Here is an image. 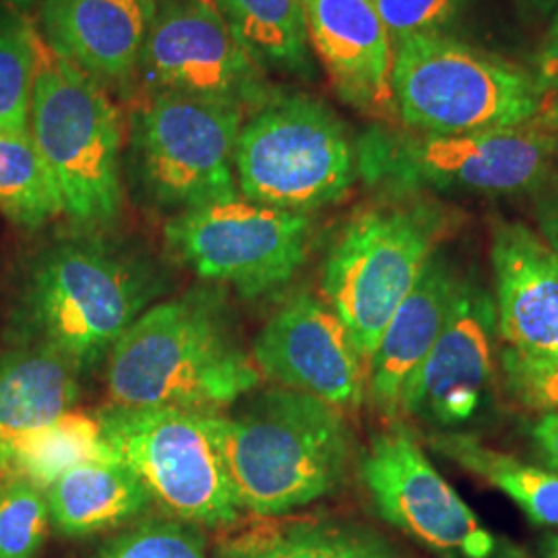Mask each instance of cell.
Returning <instances> with one entry per match:
<instances>
[{
    "label": "cell",
    "mask_w": 558,
    "mask_h": 558,
    "mask_svg": "<svg viewBox=\"0 0 558 558\" xmlns=\"http://www.w3.org/2000/svg\"><path fill=\"white\" fill-rule=\"evenodd\" d=\"M214 4L265 75H306L311 71L302 0H214Z\"/></svg>",
    "instance_id": "23"
},
{
    "label": "cell",
    "mask_w": 558,
    "mask_h": 558,
    "mask_svg": "<svg viewBox=\"0 0 558 558\" xmlns=\"http://www.w3.org/2000/svg\"><path fill=\"white\" fill-rule=\"evenodd\" d=\"M234 174L242 197L313 214L352 189L356 147L323 101L279 92L242 122Z\"/></svg>",
    "instance_id": "7"
},
{
    "label": "cell",
    "mask_w": 558,
    "mask_h": 558,
    "mask_svg": "<svg viewBox=\"0 0 558 558\" xmlns=\"http://www.w3.org/2000/svg\"><path fill=\"white\" fill-rule=\"evenodd\" d=\"M154 283L137 263L100 242H69L34 269L32 317L41 343L77 366L110 352L147 311Z\"/></svg>",
    "instance_id": "9"
},
{
    "label": "cell",
    "mask_w": 558,
    "mask_h": 558,
    "mask_svg": "<svg viewBox=\"0 0 558 558\" xmlns=\"http://www.w3.org/2000/svg\"><path fill=\"white\" fill-rule=\"evenodd\" d=\"M430 447L465 472L495 486L538 525H558V472L538 468L497 451L478 437L456 430H439Z\"/></svg>",
    "instance_id": "22"
},
{
    "label": "cell",
    "mask_w": 558,
    "mask_h": 558,
    "mask_svg": "<svg viewBox=\"0 0 558 558\" xmlns=\"http://www.w3.org/2000/svg\"><path fill=\"white\" fill-rule=\"evenodd\" d=\"M135 83L145 98L172 96L244 114L279 94L244 52L214 0H158Z\"/></svg>",
    "instance_id": "12"
},
{
    "label": "cell",
    "mask_w": 558,
    "mask_h": 558,
    "mask_svg": "<svg viewBox=\"0 0 558 558\" xmlns=\"http://www.w3.org/2000/svg\"><path fill=\"white\" fill-rule=\"evenodd\" d=\"M244 112L147 96L131 114V151L147 195L174 214L239 195L234 151Z\"/></svg>",
    "instance_id": "10"
},
{
    "label": "cell",
    "mask_w": 558,
    "mask_h": 558,
    "mask_svg": "<svg viewBox=\"0 0 558 558\" xmlns=\"http://www.w3.org/2000/svg\"><path fill=\"white\" fill-rule=\"evenodd\" d=\"M530 73L538 92L536 126L558 135V13L539 44Z\"/></svg>",
    "instance_id": "32"
},
{
    "label": "cell",
    "mask_w": 558,
    "mask_h": 558,
    "mask_svg": "<svg viewBox=\"0 0 558 558\" xmlns=\"http://www.w3.org/2000/svg\"><path fill=\"white\" fill-rule=\"evenodd\" d=\"M117 458L96 414L69 410L15 445L7 476H21L44 493L69 470L87 461Z\"/></svg>",
    "instance_id": "24"
},
{
    "label": "cell",
    "mask_w": 558,
    "mask_h": 558,
    "mask_svg": "<svg viewBox=\"0 0 558 558\" xmlns=\"http://www.w3.org/2000/svg\"><path fill=\"white\" fill-rule=\"evenodd\" d=\"M263 379L320 399L339 412L366 399L368 362L336 311L308 292L283 302L253 345Z\"/></svg>",
    "instance_id": "14"
},
{
    "label": "cell",
    "mask_w": 558,
    "mask_h": 558,
    "mask_svg": "<svg viewBox=\"0 0 558 558\" xmlns=\"http://www.w3.org/2000/svg\"><path fill=\"white\" fill-rule=\"evenodd\" d=\"M530 195L538 234L558 255V170L553 168Z\"/></svg>",
    "instance_id": "33"
},
{
    "label": "cell",
    "mask_w": 558,
    "mask_h": 558,
    "mask_svg": "<svg viewBox=\"0 0 558 558\" xmlns=\"http://www.w3.org/2000/svg\"><path fill=\"white\" fill-rule=\"evenodd\" d=\"M228 558H403L375 534L336 523H290L251 532Z\"/></svg>",
    "instance_id": "25"
},
{
    "label": "cell",
    "mask_w": 558,
    "mask_h": 558,
    "mask_svg": "<svg viewBox=\"0 0 558 558\" xmlns=\"http://www.w3.org/2000/svg\"><path fill=\"white\" fill-rule=\"evenodd\" d=\"M544 558H558V536L544 544Z\"/></svg>",
    "instance_id": "37"
},
{
    "label": "cell",
    "mask_w": 558,
    "mask_h": 558,
    "mask_svg": "<svg viewBox=\"0 0 558 558\" xmlns=\"http://www.w3.org/2000/svg\"><path fill=\"white\" fill-rule=\"evenodd\" d=\"M209 290L149 306L108 356L117 405L220 412L259 387V368L228 327Z\"/></svg>",
    "instance_id": "2"
},
{
    "label": "cell",
    "mask_w": 558,
    "mask_h": 558,
    "mask_svg": "<svg viewBox=\"0 0 558 558\" xmlns=\"http://www.w3.org/2000/svg\"><path fill=\"white\" fill-rule=\"evenodd\" d=\"M530 7L538 9L542 13H550V11H557L558 13V0H525Z\"/></svg>",
    "instance_id": "35"
},
{
    "label": "cell",
    "mask_w": 558,
    "mask_h": 558,
    "mask_svg": "<svg viewBox=\"0 0 558 558\" xmlns=\"http://www.w3.org/2000/svg\"><path fill=\"white\" fill-rule=\"evenodd\" d=\"M500 368L511 398L539 414H558V359H532L505 348Z\"/></svg>",
    "instance_id": "30"
},
{
    "label": "cell",
    "mask_w": 558,
    "mask_h": 558,
    "mask_svg": "<svg viewBox=\"0 0 558 558\" xmlns=\"http://www.w3.org/2000/svg\"><path fill=\"white\" fill-rule=\"evenodd\" d=\"M308 46L339 100L371 119L398 117L396 48L373 0H302Z\"/></svg>",
    "instance_id": "16"
},
{
    "label": "cell",
    "mask_w": 558,
    "mask_h": 558,
    "mask_svg": "<svg viewBox=\"0 0 558 558\" xmlns=\"http://www.w3.org/2000/svg\"><path fill=\"white\" fill-rule=\"evenodd\" d=\"M98 558H205V542L186 521L149 519L108 539Z\"/></svg>",
    "instance_id": "29"
},
{
    "label": "cell",
    "mask_w": 558,
    "mask_h": 558,
    "mask_svg": "<svg viewBox=\"0 0 558 558\" xmlns=\"http://www.w3.org/2000/svg\"><path fill=\"white\" fill-rule=\"evenodd\" d=\"M497 333L509 350L558 359V255L521 221H497L490 234Z\"/></svg>",
    "instance_id": "17"
},
{
    "label": "cell",
    "mask_w": 558,
    "mask_h": 558,
    "mask_svg": "<svg viewBox=\"0 0 558 558\" xmlns=\"http://www.w3.org/2000/svg\"><path fill=\"white\" fill-rule=\"evenodd\" d=\"M40 41L20 11H0V131H29Z\"/></svg>",
    "instance_id": "27"
},
{
    "label": "cell",
    "mask_w": 558,
    "mask_h": 558,
    "mask_svg": "<svg viewBox=\"0 0 558 558\" xmlns=\"http://www.w3.org/2000/svg\"><path fill=\"white\" fill-rule=\"evenodd\" d=\"M0 214L32 230L62 216L57 180L29 131H0Z\"/></svg>",
    "instance_id": "26"
},
{
    "label": "cell",
    "mask_w": 558,
    "mask_h": 558,
    "mask_svg": "<svg viewBox=\"0 0 558 558\" xmlns=\"http://www.w3.org/2000/svg\"><path fill=\"white\" fill-rule=\"evenodd\" d=\"M393 46L416 36L445 34L468 0H373Z\"/></svg>",
    "instance_id": "31"
},
{
    "label": "cell",
    "mask_w": 558,
    "mask_h": 558,
    "mask_svg": "<svg viewBox=\"0 0 558 558\" xmlns=\"http://www.w3.org/2000/svg\"><path fill=\"white\" fill-rule=\"evenodd\" d=\"M36 0H0L2 7L11 9V11H23V9H29Z\"/></svg>",
    "instance_id": "36"
},
{
    "label": "cell",
    "mask_w": 558,
    "mask_h": 558,
    "mask_svg": "<svg viewBox=\"0 0 558 558\" xmlns=\"http://www.w3.org/2000/svg\"><path fill=\"white\" fill-rule=\"evenodd\" d=\"M77 371L46 343L0 356V480L25 435L73 410L81 391Z\"/></svg>",
    "instance_id": "20"
},
{
    "label": "cell",
    "mask_w": 558,
    "mask_h": 558,
    "mask_svg": "<svg viewBox=\"0 0 558 558\" xmlns=\"http://www.w3.org/2000/svg\"><path fill=\"white\" fill-rule=\"evenodd\" d=\"M158 0H41L40 38L104 89L135 83Z\"/></svg>",
    "instance_id": "18"
},
{
    "label": "cell",
    "mask_w": 558,
    "mask_h": 558,
    "mask_svg": "<svg viewBox=\"0 0 558 558\" xmlns=\"http://www.w3.org/2000/svg\"><path fill=\"white\" fill-rule=\"evenodd\" d=\"M393 96L403 129L459 135L536 126L530 69L447 34L393 46Z\"/></svg>",
    "instance_id": "6"
},
{
    "label": "cell",
    "mask_w": 558,
    "mask_h": 558,
    "mask_svg": "<svg viewBox=\"0 0 558 558\" xmlns=\"http://www.w3.org/2000/svg\"><path fill=\"white\" fill-rule=\"evenodd\" d=\"M242 399L209 412L240 511L281 515L338 488L352 459L343 412L278 385Z\"/></svg>",
    "instance_id": "1"
},
{
    "label": "cell",
    "mask_w": 558,
    "mask_h": 558,
    "mask_svg": "<svg viewBox=\"0 0 558 558\" xmlns=\"http://www.w3.org/2000/svg\"><path fill=\"white\" fill-rule=\"evenodd\" d=\"M362 482L380 518L449 558H490L497 539L401 426L371 440L360 463Z\"/></svg>",
    "instance_id": "13"
},
{
    "label": "cell",
    "mask_w": 558,
    "mask_h": 558,
    "mask_svg": "<svg viewBox=\"0 0 558 558\" xmlns=\"http://www.w3.org/2000/svg\"><path fill=\"white\" fill-rule=\"evenodd\" d=\"M96 416L117 458L172 515L197 525L239 519L209 412L112 403Z\"/></svg>",
    "instance_id": "8"
},
{
    "label": "cell",
    "mask_w": 558,
    "mask_h": 558,
    "mask_svg": "<svg viewBox=\"0 0 558 558\" xmlns=\"http://www.w3.org/2000/svg\"><path fill=\"white\" fill-rule=\"evenodd\" d=\"M4 9H7V7H2V4H0V11H4Z\"/></svg>",
    "instance_id": "38"
},
{
    "label": "cell",
    "mask_w": 558,
    "mask_h": 558,
    "mask_svg": "<svg viewBox=\"0 0 558 558\" xmlns=\"http://www.w3.org/2000/svg\"><path fill=\"white\" fill-rule=\"evenodd\" d=\"M461 276L458 265L439 248L387 323L368 360L366 387V398L385 418H398L403 391L439 338Z\"/></svg>",
    "instance_id": "19"
},
{
    "label": "cell",
    "mask_w": 558,
    "mask_h": 558,
    "mask_svg": "<svg viewBox=\"0 0 558 558\" xmlns=\"http://www.w3.org/2000/svg\"><path fill=\"white\" fill-rule=\"evenodd\" d=\"M558 154V135L538 126L437 135L373 129L356 149L359 174L401 197L530 195Z\"/></svg>",
    "instance_id": "5"
},
{
    "label": "cell",
    "mask_w": 558,
    "mask_h": 558,
    "mask_svg": "<svg viewBox=\"0 0 558 558\" xmlns=\"http://www.w3.org/2000/svg\"><path fill=\"white\" fill-rule=\"evenodd\" d=\"M29 133L59 186L62 216L85 230L119 218L122 117L100 83L38 48Z\"/></svg>",
    "instance_id": "4"
},
{
    "label": "cell",
    "mask_w": 558,
    "mask_h": 558,
    "mask_svg": "<svg viewBox=\"0 0 558 558\" xmlns=\"http://www.w3.org/2000/svg\"><path fill=\"white\" fill-rule=\"evenodd\" d=\"M530 435L538 447L539 456L558 472V414H542L534 422Z\"/></svg>",
    "instance_id": "34"
},
{
    "label": "cell",
    "mask_w": 558,
    "mask_h": 558,
    "mask_svg": "<svg viewBox=\"0 0 558 558\" xmlns=\"http://www.w3.org/2000/svg\"><path fill=\"white\" fill-rule=\"evenodd\" d=\"M46 499L50 521L69 538L119 527L154 500L119 458L87 461L69 470L46 490Z\"/></svg>",
    "instance_id": "21"
},
{
    "label": "cell",
    "mask_w": 558,
    "mask_h": 558,
    "mask_svg": "<svg viewBox=\"0 0 558 558\" xmlns=\"http://www.w3.org/2000/svg\"><path fill=\"white\" fill-rule=\"evenodd\" d=\"M50 509L29 480H0V558H36L48 536Z\"/></svg>",
    "instance_id": "28"
},
{
    "label": "cell",
    "mask_w": 558,
    "mask_h": 558,
    "mask_svg": "<svg viewBox=\"0 0 558 558\" xmlns=\"http://www.w3.org/2000/svg\"><path fill=\"white\" fill-rule=\"evenodd\" d=\"M495 333L493 292L474 274L461 276L439 338L403 391L399 416L439 430L474 418L493 379Z\"/></svg>",
    "instance_id": "15"
},
{
    "label": "cell",
    "mask_w": 558,
    "mask_h": 558,
    "mask_svg": "<svg viewBox=\"0 0 558 558\" xmlns=\"http://www.w3.org/2000/svg\"><path fill=\"white\" fill-rule=\"evenodd\" d=\"M451 226L447 207L420 195L366 207L343 226L323 263L320 290L366 362Z\"/></svg>",
    "instance_id": "3"
},
{
    "label": "cell",
    "mask_w": 558,
    "mask_h": 558,
    "mask_svg": "<svg viewBox=\"0 0 558 558\" xmlns=\"http://www.w3.org/2000/svg\"><path fill=\"white\" fill-rule=\"evenodd\" d=\"M308 214L286 211L234 195L174 214L163 236L170 251L205 281L260 296L288 283L306 259Z\"/></svg>",
    "instance_id": "11"
}]
</instances>
